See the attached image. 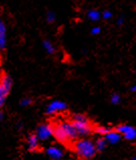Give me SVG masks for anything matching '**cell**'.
<instances>
[{
    "mask_svg": "<svg viewBox=\"0 0 136 160\" xmlns=\"http://www.w3.org/2000/svg\"><path fill=\"white\" fill-rule=\"evenodd\" d=\"M74 150L76 154L82 159H91L97 152L96 145L92 140L81 139L74 144Z\"/></svg>",
    "mask_w": 136,
    "mask_h": 160,
    "instance_id": "6da1fadb",
    "label": "cell"
},
{
    "mask_svg": "<svg viewBox=\"0 0 136 160\" xmlns=\"http://www.w3.org/2000/svg\"><path fill=\"white\" fill-rule=\"evenodd\" d=\"M72 123H73V125H74V127L76 128L78 135L86 136V135H89L91 133V131H92V128H91L88 119L84 115H82V114H76V115L73 117Z\"/></svg>",
    "mask_w": 136,
    "mask_h": 160,
    "instance_id": "7a4b0ae2",
    "label": "cell"
},
{
    "mask_svg": "<svg viewBox=\"0 0 136 160\" xmlns=\"http://www.w3.org/2000/svg\"><path fill=\"white\" fill-rule=\"evenodd\" d=\"M12 87V80L10 77L4 76L0 81V107L3 106L7 95L9 94Z\"/></svg>",
    "mask_w": 136,
    "mask_h": 160,
    "instance_id": "3957f363",
    "label": "cell"
},
{
    "mask_svg": "<svg viewBox=\"0 0 136 160\" xmlns=\"http://www.w3.org/2000/svg\"><path fill=\"white\" fill-rule=\"evenodd\" d=\"M36 136L40 141H47L53 136V126L51 124H42L38 127Z\"/></svg>",
    "mask_w": 136,
    "mask_h": 160,
    "instance_id": "277c9868",
    "label": "cell"
},
{
    "mask_svg": "<svg viewBox=\"0 0 136 160\" xmlns=\"http://www.w3.org/2000/svg\"><path fill=\"white\" fill-rule=\"evenodd\" d=\"M67 108L68 106L65 102L56 100V101H53L48 105L45 112H47V114H48V115H53V114H57L58 112L65 111V110H67Z\"/></svg>",
    "mask_w": 136,
    "mask_h": 160,
    "instance_id": "5b68a950",
    "label": "cell"
},
{
    "mask_svg": "<svg viewBox=\"0 0 136 160\" xmlns=\"http://www.w3.org/2000/svg\"><path fill=\"white\" fill-rule=\"evenodd\" d=\"M116 130L119 132L121 135H123L126 140H135L136 139V129L132 126L119 125L116 128Z\"/></svg>",
    "mask_w": 136,
    "mask_h": 160,
    "instance_id": "8992f818",
    "label": "cell"
},
{
    "mask_svg": "<svg viewBox=\"0 0 136 160\" xmlns=\"http://www.w3.org/2000/svg\"><path fill=\"white\" fill-rule=\"evenodd\" d=\"M58 124L61 125L63 130L65 131V134L69 141L75 140L78 137V133H77L76 128L74 127L72 122H60Z\"/></svg>",
    "mask_w": 136,
    "mask_h": 160,
    "instance_id": "52a82bcc",
    "label": "cell"
},
{
    "mask_svg": "<svg viewBox=\"0 0 136 160\" xmlns=\"http://www.w3.org/2000/svg\"><path fill=\"white\" fill-rule=\"evenodd\" d=\"M47 154L49 158L53 160H60L63 156V152L61 148L56 147V146H52L47 149Z\"/></svg>",
    "mask_w": 136,
    "mask_h": 160,
    "instance_id": "ba28073f",
    "label": "cell"
},
{
    "mask_svg": "<svg viewBox=\"0 0 136 160\" xmlns=\"http://www.w3.org/2000/svg\"><path fill=\"white\" fill-rule=\"evenodd\" d=\"M105 139L107 141V143L114 145V144H117L118 142H120L121 134L117 130H115V131L111 130L110 132H108V133L105 135Z\"/></svg>",
    "mask_w": 136,
    "mask_h": 160,
    "instance_id": "9c48e42d",
    "label": "cell"
},
{
    "mask_svg": "<svg viewBox=\"0 0 136 160\" xmlns=\"http://www.w3.org/2000/svg\"><path fill=\"white\" fill-rule=\"evenodd\" d=\"M38 141L39 139L38 138L36 134H31L29 135L28 139H27V146L30 151H35L38 147Z\"/></svg>",
    "mask_w": 136,
    "mask_h": 160,
    "instance_id": "30bf717a",
    "label": "cell"
},
{
    "mask_svg": "<svg viewBox=\"0 0 136 160\" xmlns=\"http://www.w3.org/2000/svg\"><path fill=\"white\" fill-rule=\"evenodd\" d=\"M6 47V27L2 21H0V49Z\"/></svg>",
    "mask_w": 136,
    "mask_h": 160,
    "instance_id": "8fae6325",
    "label": "cell"
},
{
    "mask_svg": "<svg viewBox=\"0 0 136 160\" xmlns=\"http://www.w3.org/2000/svg\"><path fill=\"white\" fill-rule=\"evenodd\" d=\"M87 17L89 18L91 21H94V22L99 21L102 18L101 12L96 10V9H91V10H89L87 12Z\"/></svg>",
    "mask_w": 136,
    "mask_h": 160,
    "instance_id": "7c38bea8",
    "label": "cell"
},
{
    "mask_svg": "<svg viewBox=\"0 0 136 160\" xmlns=\"http://www.w3.org/2000/svg\"><path fill=\"white\" fill-rule=\"evenodd\" d=\"M43 47L44 48V51L47 52L48 54H53L56 52V48H54L53 43L48 39H43Z\"/></svg>",
    "mask_w": 136,
    "mask_h": 160,
    "instance_id": "4fadbf2b",
    "label": "cell"
},
{
    "mask_svg": "<svg viewBox=\"0 0 136 160\" xmlns=\"http://www.w3.org/2000/svg\"><path fill=\"white\" fill-rule=\"evenodd\" d=\"M95 145H96L97 151H103V150L106 148L107 141H106V139H104V138H99L96 142H95Z\"/></svg>",
    "mask_w": 136,
    "mask_h": 160,
    "instance_id": "5bb4252c",
    "label": "cell"
},
{
    "mask_svg": "<svg viewBox=\"0 0 136 160\" xmlns=\"http://www.w3.org/2000/svg\"><path fill=\"white\" fill-rule=\"evenodd\" d=\"M112 129H110V128H108V127H103V126H100V127H97L96 129H95V132H97L98 134L100 135H104L105 136L108 132H110Z\"/></svg>",
    "mask_w": 136,
    "mask_h": 160,
    "instance_id": "9a60e30c",
    "label": "cell"
},
{
    "mask_svg": "<svg viewBox=\"0 0 136 160\" xmlns=\"http://www.w3.org/2000/svg\"><path fill=\"white\" fill-rule=\"evenodd\" d=\"M45 19H47V22L48 23H53L56 21V14L53 11H48L47 15H45Z\"/></svg>",
    "mask_w": 136,
    "mask_h": 160,
    "instance_id": "2e32d148",
    "label": "cell"
},
{
    "mask_svg": "<svg viewBox=\"0 0 136 160\" xmlns=\"http://www.w3.org/2000/svg\"><path fill=\"white\" fill-rule=\"evenodd\" d=\"M121 102V97L118 94H113L111 96V103L114 104V105H117Z\"/></svg>",
    "mask_w": 136,
    "mask_h": 160,
    "instance_id": "e0dca14e",
    "label": "cell"
},
{
    "mask_svg": "<svg viewBox=\"0 0 136 160\" xmlns=\"http://www.w3.org/2000/svg\"><path fill=\"white\" fill-rule=\"evenodd\" d=\"M101 16L102 18H104L105 20H108V19H110V18L113 16V13L110 11V10H105V11H103L101 13Z\"/></svg>",
    "mask_w": 136,
    "mask_h": 160,
    "instance_id": "ac0fdd59",
    "label": "cell"
},
{
    "mask_svg": "<svg viewBox=\"0 0 136 160\" xmlns=\"http://www.w3.org/2000/svg\"><path fill=\"white\" fill-rule=\"evenodd\" d=\"M31 103H33V100H31L30 98H24L20 101V106L26 107V106H29Z\"/></svg>",
    "mask_w": 136,
    "mask_h": 160,
    "instance_id": "d6986e66",
    "label": "cell"
},
{
    "mask_svg": "<svg viewBox=\"0 0 136 160\" xmlns=\"http://www.w3.org/2000/svg\"><path fill=\"white\" fill-rule=\"evenodd\" d=\"M101 31H102L101 27L95 26V27H93L92 29H91V34H92V35H98V34L101 33Z\"/></svg>",
    "mask_w": 136,
    "mask_h": 160,
    "instance_id": "ffe728a7",
    "label": "cell"
},
{
    "mask_svg": "<svg viewBox=\"0 0 136 160\" xmlns=\"http://www.w3.org/2000/svg\"><path fill=\"white\" fill-rule=\"evenodd\" d=\"M123 22H124V18L123 17H119V18H118V19H117V24L118 25H121V24H123Z\"/></svg>",
    "mask_w": 136,
    "mask_h": 160,
    "instance_id": "44dd1931",
    "label": "cell"
},
{
    "mask_svg": "<svg viewBox=\"0 0 136 160\" xmlns=\"http://www.w3.org/2000/svg\"><path fill=\"white\" fill-rule=\"evenodd\" d=\"M130 91H131L132 93H136V85H133L132 87H131V88H130Z\"/></svg>",
    "mask_w": 136,
    "mask_h": 160,
    "instance_id": "7402d4cb",
    "label": "cell"
},
{
    "mask_svg": "<svg viewBox=\"0 0 136 160\" xmlns=\"http://www.w3.org/2000/svg\"><path fill=\"white\" fill-rule=\"evenodd\" d=\"M2 117H3V115H2V112H1V111H0V121H1V120H2Z\"/></svg>",
    "mask_w": 136,
    "mask_h": 160,
    "instance_id": "603a6c76",
    "label": "cell"
},
{
    "mask_svg": "<svg viewBox=\"0 0 136 160\" xmlns=\"http://www.w3.org/2000/svg\"><path fill=\"white\" fill-rule=\"evenodd\" d=\"M132 160H136V155H135V156L133 157V159H132Z\"/></svg>",
    "mask_w": 136,
    "mask_h": 160,
    "instance_id": "cb8c5ba5",
    "label": "cell"
},
{
    "mask_svg": "<svg viewBox=\"0 0 136 160\" xmlns=\"http://www.w3.org/2000/svg\"><path fill=\"white\" fill-rule=\"evenodd\" d=\"M135 72H136V68H135Z\"/></svg>",
    "mask_w": 136,
    "mask_h": 160,
    "instance_id": "d4e9b609",
    "label": "cell"
}]
</instances>
